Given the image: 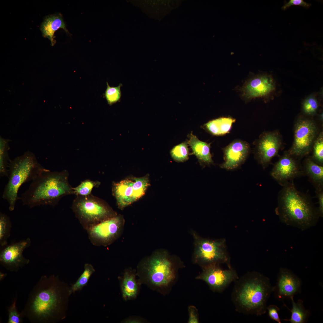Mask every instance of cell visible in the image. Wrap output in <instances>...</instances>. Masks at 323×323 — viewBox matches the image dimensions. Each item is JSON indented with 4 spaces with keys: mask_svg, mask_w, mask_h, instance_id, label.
I'll use <instances>...</instances> for the list:
<instances>
[{
    "mask_svg": "<svg viewBox=\"0 0 323 323\" xmlns=\"http://www.w3.org/2000/svg\"><path fill=\"white\" fill-rule=\"evenodd\" d=\"M192 233L194 240V263L202 269L224 263L231 267L225 240H210L201 237L194 231Z\"/></svg>",
    "mask_w": 323,
    "mask_h": 323,
    "instance_id": "cell-8",
    "label": "cell"
},
{
    "mask_svg": "<svg viewBox=\"0 0 323 323\" xmlns=\"http://www.w3.org/2000/svg\"><path fill=\"white\" fill-rule=\"evenodd\" d=\"M272 176L283 186L294 179L304 175L293 156L288 153H285L274 164L271 172Z\"/></svg>",
    "mask_w": 323,
    "mask_h": 323,
    "instance_id": "cell-14",
    "label": "cell"
},
{
    "mask_svg": "<svg viewBox=\"0 0 323 323\" xmlns=\"http://www.w3.org/2000/svg\"><path fill=\"white\" fill-rule=\"evenodd\" d=\"M60 28H63L66 33H69L62 16L60 14L47 16L42 24L41 30L42 35L50 40L52 46L56 42L54 39V32Z\"/></svg>",
    "mask_w": 323,
    "mask_h": 323,
    "instance_id": "cell-20",
    "label": "cell"
},
{
    "mask_svg": "<svg viewBox=\"0 0 323 323\" xmlns=\"http://www.w3.org/2000/svg\"><path fill=\"white\" fill-rule=\"evenodd\" d=\"M100 182L99 181H92L89 179L86 180L82 182L77 187L73 188V194L76 196H87L91 194V192L94 188L99 187Z\"/></svg>",
    "mask_w": 323,
    "mask_h": 323,
    "instance_id": "cell-28",
    "label": "cell"
},
{
    "mask_svg": "<svg viewBox=\"0 0 323 323\" xmlns=\"http://www.w3.org/2000/svg\"><path fill=\"white\" fill-rule=\"evenodd\" d=\"M275 89L272 77L267 75H261L252 78L245 84L242 89L243 96L248 99L266 96Z\"/></svg>",
    "mask_w": 323,
    "mask_h": 323,
    "instance_id": "cell-17",
    "label": "cell"
},
{
    "mask_svg": "<svg viewBox=\"0 0 323 323\" xmlns=\"http://www.w3.org/2000/svg\"><path fill=\"white\" fill-rule=\"evenodd\" d=\"M69 176L66 170L52 172L46 169L32 181L19 199L31 208L40 205L54 206L63 197L74 194Z\"/></svg>",
    "mask_w": 323,
    "mask_h": 323,
    "instance_id": "cell-4",
    "label": "cell"
},
{
    "mask_svg": "<svg viewBox=\"0 0 323 323\" xmlns=\"http://www.w3.org/2000/svg\"><path fill=\"white\" fill-rule=\"evenodd\" d=\"M311 4L307 3L302 0H290L285 3L282 7L283 10H285L292 5H299L306 8L310 7Z\"/></svg>",
    "mask_w": 323,
    "mask_h": 323,
    "instance_id": "cell-36",
    "label": "cell"
},
{
    "mask_svg": "<svg viewBox=\"0 0 323 323\" xmlns=\"http://www.w3.org/2000/svg\"><path fill=\"white\" fill-rule=\"evenodd\" d=\"M31 244V240L28 238L4 247L0 253V264L10 272L18 271L30 262L23 253Z\"/></svg>",
    "mask_w": 323,
    "mask_h": 323,
    "instance_id": "cell-13",
    "label": "cell"
},
{
    "mask_svg": "<svg viewBox=\"0 0 323 323\" xmlns=\"http://www.w3.org/2000/svg\"><path fill=\"white\" fill-rule=\"evenodd\" d=\"M188 144L191 147L193 153L201 161L209 164L212 162L210 152V144L199 140L192 134L189 135Z\"/></svg>",
    "mask_w": 323,
    "mask_h": 323,
    "instance_id": "cell-22",
    "label": "cell"
},
{
    "mask_svg": "<svg viewBox=\"0 0 323 323\" xmlns=\"http://www.w3.org/2000/svg\"><path fill=\"white\" fill-rule=\"evenodd\" d=\"M235 119L230 117H221L210 121L204 126L211 134L221 135L228 133Z\"/></svg>",
    "mask_w": 323,
    "mask_h": 323,
    "instance_id": "cell-23",
    "label": "cell"
},
{
    "mask_svg": "<svg viewBox=\"0 0 323 323\" xmlns=\"http://www.w3.org/2000/svg\"><path fill=\"white\" fill-rule=\"evenodd\" d=\"M312 160L317 164L322 165L323 163V135L321 132L313 144Z\"/></svg>",
    "mask_w": 323,
    "mask_h": 323,
    "instance_id": "cell-31",
    "label": "cell"
},
{
    "mask_svg": "<svg viewBox=\"0 0 323 323\" xmlns=\"http://www.w3.org/2000/svg\"><path fill=\"white\" fill-rule=\"evenodd\" d=\"M8 323H21L23 317L21 313L17 309L16 300L15 299L12 304L8 308Z\"/></svg>",
    "mask_w": 323,
    "mask_h": 323,
    "instance_id": "cell-33",
    "label": "cell"
},
{
    "mask_svg": "<svg viewBox=\"0 0 323 323\" xmlns=\"http://www.w3.org/2000/svg\"><path fill=\"white\" fill-rule=\"evenodd\" d=\"M283 187L275 209L280 221L302 231L315 226L320 217L310 196L299 191L293 181Z\"/></svg>",
    "mask_w": 323,
    "mask_h": 323,
    "instance_id": "cell-3",
    "label": "cell"
},
{
    "mask_svg": "<svg viewBox=\"0 0 323 323\" xmlns=\"http://www.w3.org/2000/svg\"><path fill=\"white\" fill-rule=\"evenodd\" d=\"M145 320L140 317H129L124 319L122 322L124 323H141L145 322Z\"/></svg>",
    "mask_w": 323,
    "mask_h": 323,
    "instance_id": "cell-38",
    "label": "cell"
},
{
    "mask_svg": "<svg viewBox=\"0 0 323 323\" xmlns=\"http://www.w3.org/2000/svg\"><path fill=\"white\" fill-rule=\"evenodd\" d=\"M46 169L38 162L34 154L30 151L10 160L8 180L2 196L7 202L10 211L15 209L19 199L18 193L21 186L26 182L33 180Z\"/></svg>",
    "mask_w": 323,
    "mask_h": 323,
    "instance_id": "cell-6",
    "label": "cell"
},
{
    "mask_svg": "<svg viewBox=\"0 0 323 323\" xmlns=\"http://www.w3.org/2000/svg\"><path fill=\"white\" fill-rule=\"evenodd\" d=\"M301 279L291 270L281 268L278 274L276 285L273 291L275 297L281 300L290 298L301 292Z\"/></svg>",
    "mask_w": 323,
    "mask_h": 323,
    "instance_id": "cell-15",
    "label": "cell"
},
{
    "mask_svg": "<svg viewBox=\"0 0 323 323\" xmlns=\"http://www.w3.org/2000/svg\"><path fill=\"white\" fill-rule=\"evenodd\" d=\"M189 319L188 323H198L199 322L198 310L194 306L190 305L188 309Z\"/></svg>",
    "mask_w": 323,
    "mask_h": 323,
    "instance_id": "cell-35",
    "label": "cell"
},
{
    "mask_svg": "<svg viewBox=\"0 0 323 323\" xmlns=\"http://www.w3.org/2000/svg\"><path fill=\"white\" fill-rule=\"evenodd\" d=\"M150 184L148 174L140 177H129L114 182L112 192L118 208L122 210L138 200L144 195Z\"/></svg>",
    "mask_w": 323,
    "mask_h": 323,
    "instance_id": "cell-9",
    "label": "cell"
},
{
    "mask_svg": "<svg viewBox=\"0 0 323 323\" xmlns=\"http://www.w3.org/2000/svg\"><path fill=\"white\" fill-rule=\"evenodd\" d=\"M125 223L123 216L118 214L91 227L86 231L93 245L106 247L120 237L124 231Z\"/></svg>",
    "mask_w": 323,
    "mask_h": 323,
    "instance_id": "cell-10",
    "label": "cell"
},
{
    "mask_svg": "<svg viewBox=\"0 0 323 323\" xmlns=\"http://www.w3.org/2000/svg\"><path fill=\"white\" fill-rule=\"evenodd\" d=\"M12 223L9 217L4 213H0V245L4 247L7 245L10 234Z\"/></svg>",
    "mask_w": 323,
    "mask_h": 323,
    "instance_id": "cell-26",
    "label": "cell"
},
{
    "mask_svg": "<svg viewBox=\"0 0 323 323\" xmlns=\"http://www.w3.org/2000/svg\"><path fill=\"white\" fill-rule=\"evenodd\" d=\"M84 270L76 283L68 290L69 295L82 289L87 283L91 275L95 272V269L91 264H85Z\"/></svg>",
    "mask_w": 323,
    "mask_h": 323,
    "instance_id": "cell-27",
    "label": "cell"
},
{
    "mask_svg": "<svg viewBox=\"0 0 323 323\" xmlns=\"http://www.w3.org/2000/svg\"><path fill=\"white\" fill-rule=\"evenodd\" d=\"M6 274L2 272H0V280H1L4 279L5 277L6 276Z\"/></svg>",
    "mask_w": 323,
    "mask_h": 323,
    "instance_id": "cell-39",
    "label": "cell"
},
{
    "mask_svg": "<svg viewBox=\"0 0 323 323\" xmlns=\"http://www.w3.org/2000/svg\"><path fill=\"white\" fill-rule=\"evenodd\" d=\"M107 88L103 94L104 97L108 103L109 105H112L120 100L121 94V87L122 86V84H120L117 87H110L108 82L106 83Z\"/></svg>",
    "mask_w": 323,
    "mask_h": 323,
    "instance_id": "cell-30",
    "label": "cell"
},
{
    "mask_svg": "<svg viewBox=\"0 0 323 323\" xmlns=\"http://www.w3.org/2000/svg\"><path fill=\"white\" fill-rule=\"evenodd\" d=\"M281 144V137L276 132L264 133L260 136L256 146L258 158L264 166L278 155Z\"/></svg>",
    "mask_w": 323,
    "mask_h": 323,
    "instance_id": "cell-16",
    "label": "cell"
},
{
    "mask_svg": "<svg viewBox=\"0 0 323 323\" xmlns=\"http://www.w3.org/2000/svg\"><path fill=\"white\" fill-rule=\"evenodd\" d=\"M317 131L312 121L301 118L294 126V140L288 153L293 156L302 157L309 153L315 141Z\"/></svg>",
    "mask_w": 323,
    "mask_h": 323,
    "instance_id": "cell-11",
    "label": "cell"
},
{
    "mask_svg": "<svg viewBox=\"0 0 323 323\" xmlns=\"http://www.w3.org/2000/svg\"><path fill=\"white\" fill-rule=\"evenodd\" d=\"M290 299L291 300L292 304V309H290L286 306V305H284L291 312V317L290 319L284 320L289 321L291 323L307 322L310 315V312L306 309L304 306L303 301L300 299L298 300L297 302H295L293 296L291 297Z\"/></svg>",
    "mask_w": 323,
    "mask_h": 323,
    "instance_id": "cell-24",
    "label": "cell"
},
{
    "mask_svg": "<svg viewBox=\"0 0 323 323\" xmlns=\"http://www.w3.org/2000/svg\"><path fill=\"white\" fill-rule=\"evenodd\" d=\"M304 175L307 176L315 188L316 191L323 190V167L308 158L304 162L303 170Z\"/></svg>",
    "mask_w": 323,
    "mask_h": 323,
    "instance_id": "cell-21",
    "label": "cell"
},
{
    "mask_svg": "<svg viewBox=\"0 0 323 323\" xmlns=\"http://www.w3.org/2000/svg\"><path fill=\"white\" fill-rule=\"evenodd\" d=\"M234 282L231 299L235 310L247 315L265 314L273 291L269 278L259 272H249Z\"/></svg>",
    "mask_w": 323,
    "mask_h": 323,
    "instance_id": "cell-2",
    "label": "cell"
},
{
    "mask_svg": "<svg viewBox=\"0 0 323 323\" xmlns=\"http://www.w3.org/2000/svg\"><path fill=\"white\" fill-rule=\"evenodd\" d=\"M65 288L54 275L42 276L29 293L22 316L32 323H51L63 318Z\"/></svg>",
    "mask_w": 323,
    "mask_h": 323,
    "instance_id": "cell-1",
    "label": "cell"
},
{
    "mask_svg": "<svg viewBox=\"0 0 323 323\" xmlns=\"http://www.w3.org/2000/svg\"><path fill=\"white\" fill-rule=\"evenodd\" d=\"M8 139L0 138V176L8 177L10 160L8 151L9 149Z\"/></svg>",
    "mask_w": 323,
    "mask_h": 323,
    "instance_id": "cell-25",
    "label": "cell"
},
{
    "mask_svg": "<svg viewBox=\"0 0 323 323\" xmlns=\"http://www.w3.org/2000/svg\"><path fill=\"white\" fill-rule=\"evenodd\" d=\"M315 191L318 201L319 206L317 208L320 217H322L323 216V190Z\"/></svg>",
    "mask_w": 323,
    "mask_h": 323,
    "instance_id": "cell-37",
    "label": "cell"
},
{
    "mask_svg": "<svg viewBox=\"0 0 323 323\" xmlns=\"http://www.w3.org/2000/svg\"><path fill=\"white\" fill-rule=\"evenodd\" d=\"M71 208L86 231L91 227L118 214L105 201L92 194L77 195Z\"/></svg>",
    "mask_w": 323,
    "mask_h": 323,
    "instance_id": "cell-7",
    "label": "cell"
},
{
    "mask_svg": "<svg viewBox=\"0 0 323 323\" xmlns=\"http://www.w3.org/2000/svg\"><path fill=\"white\" fill-rule=\"evenodd\" d=\"M179 267L174 257L167 251L158 249L140 261L136 274L141 284L165 295L177 279Z\"/></svg>",
    "mask_w": 323,
    "mask_h": 323,
    "instance_id": "cell-5",
    "label": "cell"
},
{
    "mask_svg": "<svg viewBox=\"0 0 323 323\" xmlns=\"http://www.w3.org/2000/svg\"><path fill=\"white\" fill-rule=\"evenodd\" d=\"M136 270L129 268L124 270L119 280L122 297L125 301L135 299L139 293L141 284L137 279Z\"/></svg>",
    "mask_w": 323,
    "mask_h": 323,
    "instance_id": "cell-19",
    "label": "cell"
},
{
    "mask_svg": "<svg viewBox=\"0 0 323 323\" xmlns=\"http://www.w3.org/2000/svg\"><path fill=\"white\" fill-rule=\"evenodd\" d=\"M246 142L237 139L224 148L225 162L222 167L231 169L237 167L245 160L249 150Z\"/></svg>",
    "mask_w": 323,
    "mask_h": 323,
    "instance_id": "cell-18",
    "label": "cell"
},
{
    "mask_svg": "<svg viewBox=\"0 0 323 323\" xmlns=\"http://www.w3.org/2000/svg\"><path fill=\"white\" fill-rule=\"evenodd\" d=\"M202 269V272L196 279L205 282L210 289L215 292H222L239 277L236 271L231 267L224 269L217 265Z\"/></svg>",
    "mask_w": 323,
    "mask_h": 323,
    "instance_id": "cell-12",
    "label": "cell"
},
{
    "mask_svg": "<svg viewBox=\"0 0 323 323\" xmlns=\"http://www.w3.org/2000/svg\"><path fill=\"white\" fill-rule=\"evenodd\" d=\"M318 104L316 98L314 96H310L304 101L303 104L304 112L308 115H312L316 112Z\"/></svg>",
    "mask_w": 323,
    "mask_h": 323,
    "instance_id": "cell-32",
    "label": "cell"
},
{
    "mask_svg": "<svg viewBox=\"0 0 323 323\" xmlns=\"http://www.w3.org/2000/svg\"><path fill=\"white\" fill-rule=\"evenodd\" d=\"M280 310L279 308L275 305L271 304L267 306V307L269 317L278 323H281L278 313Z\"/></svg>",
    "mask_w": 323,
    "mask_h": 323,
    "instance_id": "cell-34",
    "label": "cell"
},
{
    "mask_svg": "<svg viewBox=\"0 0 323 323\" xmlns=\"http://www.w3.org/2000/svg\"><path fill=\"white\" fill-rule=\"evenodd\" d=\"M188 141L175 146L171 150L170 154L172 158L177 162H184L188 158Z\"/></svg>",
    "mask_w": 323,
    "mask_h": 323,
    "instance_id": "cell-29",
    "label": "cell"
}]
</instances>
